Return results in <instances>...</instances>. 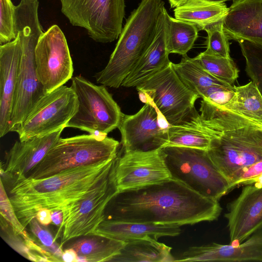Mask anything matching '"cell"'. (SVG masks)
I'll list each match as a JSON object with an SVG mask.
<instances>
[{"mask_svg":"<svg viewBox=\"0 0 262 262\" xmlns=\"http://www.w3.org/2000/svg\"><path fill=\"white\" fill-rule=\"evenodd\" d=\"M169 126L154 105L145 103L136 114H124L118 128L122 150L150 151L165 147Z\"/></svg>","mask_w":262,"mask_h":262,"instance_id":"obj_14","label":"cell"},{"mask_svg":"<svg viewBox=\"0 0 262 262\" xmlns=\"http://www.w3.org/2000/svg\"><path fill=\"white\" fill-rule=\"evenodd\" d=\"M207 1H211V2H214L224 3L226 1H231V0H207Z\"/></svg>","mask_w":262,"mask_h":262,"instance_id":"obj_43","label":"cell"},{"mask_svg":"<svg viewBox=\"0 0 262 262\" xmlns=\"http://www.w3.org/2000/svg\"><path fill=\"white\" fill-rule=\"evenodd\" d=\"M125 243L104 236L88 234L69 240L64 244L63 249H73L77 255V261H110Z\"/></svg>","mask_w":262,"mask_h":262,"instance_id":"obj_24","label":"cell"},{"mask_svg":"<svg viewBox=\"0 0 262 262\" xmlns=\"http://www.w3.org/2000/svg\"><path fill=\"white\" fill-rule=\"evenodd\" d=\"M78 105L74 90L71 86L62 85L42 97L13 132L17 133L19 140L24 141L66 128Z\"/></svg>","mask_w":262,"mask_h":262,"instance_id":"obj_12","label":"cell"},{"mask_svg":"<svg viewBox=\"0 0 262 262\" xmlns=\"http://www.w3.org/2000/svg\"><path fill=\"white\" fill-rule=\"evenodd\" d=\"M200 112L213 137L208 155L229 183L243 169L262 160V123L203 99Z\"/></svg>","mask_w":262,"mask_h":262,"instance_id":"obj_3","label":"cell"},{"mask_svg":"<svg viewBox=\"0 0 262 262\" xmlns=\"http://www.w3.org/2000/svg\"><path fill=\"white\" fill-rule=\"evenodd\" d=\"M229 8L224 3L207 0H188L183 5L174 8L176 19L191 23L199 31L207 26L223 20L228 13Z\"/></svg>","mask_w":262,"mask_h":262,"instance_id":"obj_25","label":"cell"},{"mask_svg":"<svg viewBox=\"0 0 262 262\" xmlns=\"http://www.w3.org/2000/svg\"><path fill=\"white\" fill-rule=\"evenodd\" d=\"M119 146L118 141L107 136L60 138L25 178L41 179L71 169L108 162L117 156Z\"/></svg>","mask_w":262,"mask_h":262,"instance_id":"obj_6","label":"cell"},{"mask_svg":"<svg viewBox=\"0 0 262 262\" xmlns=\"http://www.w3.org/2000/svg\"><path fill=\"white\" fill-rule=\"evenodd\" d=\"M235 88L214 85L198 90L196 94L200 98L205 99L219 106H224L232 99Z\"/></svg>","mask_w":262,"mask_h":262,"instance_id":"obj_36","label":"cell"},{"mask_svg":"<svg viewBox=\"0 0 262 262\" xmlns=\"http://www.w3.org/2000/svg\"><path fill=\"white\" fill-rule=\"evenodd\" d=\"M28 225L30 231L38 239L40 244L62 261L63 247L56 243L55 237H53L49 229L45 226L41 225L36 218H34Z\"/></svg>","mask_w":262,"mask_h":262,"instance_id":"obj_35","label":"cell"},{"mask_svg":"<svg viewBox=\"0 0 262 262\" xmlns=\"http://www.w3.org/2000/svg\"><path fill=\"white\" fill-rule=\"evenodd\" d=\"M61 12L74 26L86 29L94 41L107 43L119 37L124 0H59Z\"/></svg>","mask_w":262,"mask_h":262,"instance_id":"obj_10","label":"cell"},{"mask_svg":"<svg viewBox=\"0 0 262 262\" xmlns=\"http://www.w3.org/2000/svg\"><path fill=\"white\" fill-rule=\"evenodd\" d=\"M168 135V141L165 147H186L206 150L213 138L210 129L195 107L181 122L169 126Z\"/></svg>","mask_w":262,"mask_h":262,"instance_id":"obj_23","label":"cell"},{"mask_svg":"<svg viewBox=\"0 0 262 262\" xmlns=\"http://www.w3.org/2000/svg\"><path fill=\"white\" fill-rule=\"evenodd\" d=\"M0 43L3 45L15 39V6L11 0H0Z\"/></svg>","mask_w":262,"mask_h":262,"instance_id":"obj_33","label":"cell"},{"mask_svg":"<svg viewBox=\"0 0 262 262\" xmlns=\"http://www.w3.org/2000/svg\"><path fill=\"white\" fill-rule=\"evenodd\" d=\"M194 58L205 70L223 82L233 85L238 77L239 70L231 57H220L204 51Z\"/></svg>","mask_w":262,"mask_h":262,"instance_id":"obj_30","label":"cell"},{"mask_svg":"<svg viewBox=\"0 0 262 262\" xmlns=\"http://www.w3.org/2000/svg\"><path fill=\"white\" fill-rule=\"evenodd\" d=\"M167 49L169 54L186 55L198 37L199 29L189 22L167 14Z\"/></svg>","mask_w":262,"mask_h":262,"instance_id":"obj_29","label":"cell"},{"mask_svg":"<svg viewBox=\"0 0 262 262\" xmlns=\"http://www.w3.org/2000/svg\"><path fill=\"white\" fill-rule=\"evenodd\" d=\"M171 248L153 239H136L126 242L120 253L110 261L170 262L174 261Z\"/></svg>","mask_w":262,"mask_h":262,"instance_id":"obj_26","label":"cell"},{"mask_svg":"<svg viewBox=\"0 0 262 262\" xmlns=\"http://www.w3.org/2000/svg\"><path fill=\"white\" fill-rule=\"evenodd\" d=\"M115 178L119 191L171 179L162 148L150 151H118Z\"/></svg>","mask_w":262,"mask_h":262,"instance_id":"obj_15","label":"cell"},{"mask_svg":"<svg viewBox=\"0 0 262 262\" xmlns=\"http://www.w3.org/2000/svg\"><path fill=\"white\" fill-rule=\"evenodd\" d=\"M118 155L108 162L71 169L44 179L11 180L8 196L20 223L26 227L40 209L62 210L83 197L115 169Z\"/></svg>","mask_w":262,"mask_h":262,"instance_id":"obj_2","label":"cell"},{"mask_svg":"<svg viewBox=\"0 0 262 262\" xmlns=\"http://www.w3.org/2000/svg\"><path fill=\"white\" fill-rule=\"evenodd\" d=\"M52 223L60 227L63 221V212L60 210H55L51 211Z\"/></svg>","mask_w":262,"mask_h":262,"instance_id":"obj_40","label":"cell"},{"mask_svg":"<svg viewBox=\"0 0 262 262\" xmlns=\"http://www.w3.org/2000/svg\"><path fill=\"white\" fill-rule=\"evenodd\" d=\"M223 22L229 39L262 45V0H234Z\"/></svg>","mask_w":262,"mask_h":262,"instance_id":"obj_20","label":"cell"},{"mask_svg":"<svg viewBox=\"0 0 262 262\" xmlns=\"http://www.w3.org/2000/svg\"><path fill=\"white\" fill-rule=\"evenodd\" d=\"M235 88V94L230 102L218 106L262 123V95L256 84L251 81Z\"/></svg>","mask_w":262,"mask_h":262,"instance_id":"obj_27","label":"cell"},{"mask_svg":"<svg viewBox=\"0 0 262 262\" xmlns=\"http://www.w3.org/2000/svg\"><path fill=\"white\" fill-rule=\"evenodd\" d=\"M115 170L116 168L106 179L83 197L62 210L63 221L57 233L61 237L62 246L74 238L93 234L104 220L107 204L119 192Z\"/></svg>","mask_w":262,"mask_h":262,"instance_id":"obj_11","label":"cell"},{"mask_svg":"<svg viewBox=\"0 0 262 262\" xmlns=\"http://www.w3.org/2000/svg\"><path fill=\"white\" fill-rule=\"evenodd\" d=\"M223 20L205 28L204 30L207 33L206 50L205 51L214 55L229 58V38L224 30Z\"/></svg>","mask_w":262,"mask_h":262,"instance_id":"obj_32","label":"cell"},{"mask_svg":"<svg viewBox=\"0 0 262 262\" xmlns=\"http://www.w3.org/2000/svg\"><path fill=\"white\" fill-rule=\"evenodd\" d=\"M241 184L245 185L254 184L258 186L262 187V173L253 179L244 181Z\"/></svg>","mask_w":262,"mask_h":262,"instance_id":"obj_41","label":"cell"},{"mask_svg":"<svg viewBox=\"0 0 262 262\" xmlns=\"http://www.w3.org/2000/svg\"><path fill=\"white\" fill-rule=\"evenodd\" d=\"M171 178L200 195L219 201L230 189L206 150L180 146L162 148Z\"/></svg>","mask_w":262,"mask_h":262,"instance_id":"obj_7","label":"cell"},{"mask_svg":"<svg viewBox=\"0 0 262 262\" xmlns=\"http://www.w3.org/2000/svg\"><path fill=\"white\" fill-rule=\"evenodd\" d=\"M262 261V229L236 245L215 243L188 248L174 261Z\"/></svg>","mask_w":262,"mask_h":262,"instance_id":"obj_18","label":"cell"},{"mask_svg":"<svg viewBox=\"0 0 262 262\" xmlns=\"http://www.w3.org/2000/svg\"><path fill=\"white\" fill-rule=\"evenodd\" d=\"M180 233L181 229L179 225L104 220L92 234L126 242L136 239L157 240L162 236H177Z\"/></svg>","mask_w":262,"mask_h":262,"instance_id":"obj_22","label":"cell"},{"mask_svg":"<svg viewBox=\"0 0 262 262\" xmlns=\"http://www.w3.org/2000/svg\"><path fill=\"white\" fill-rule=\"evenodd\" d=\"M38 0H21L15 6L14 31L19 35L21 55L11 114L10 130L21 124L46 94L36 70L35 50L43 33L38 15Z\"/></svg>","mask_w":262,"mask_h":262,"instance_id":"obj_4","label":"cell"},{"mask_svg":"<svg viewBox=\"0 0 262 262\" xmlns=\"http://www.w3.org/2000/svg\"><path fill=\"white\" fill-rule=\"evenodd\" d=\"M162 0H141L126 19L105 68L95 74L96 82L117 89L131 72L156 35Z\"/></svg>","mask_w":262,"mask_h":262,"instance_id":"obj_5","label":"cell"},{"mask_svg":"<svg viewBox=\"0 0 262 262\" xmlns=\"http://www.w3.org/2000/svg\"><path fill=\"white\" fill-rule=\"evenodd\" d=\"M172 65L181 80L194 93L201 89L211 86L227 88L234 86L223 82L211 75L194 57L190 58L187 55L183 56L180 62L172 63Z\"/></svg>","mask_w":262,"mask_h":262,"instance_id":"obj_28","label":"cell"},{"mask_svg":"<svg viewBox=\"0 0 262 262\" xmlns=\"http://www.w3.org/2000/svg\"><path fill=\"white\" fill-rule=\"evenodd\" d=\"M39 79L47 93L63 85L72 78L73 61L66 38L56 25L40 36L35 50Z\"/></svg>","mask_w":262,"mask_h":262,"instance_id":"obj_13","label":"cell"},{"mask_svg":"<svg viewBox=\"0 0 262 262\" xmlns=\"http://www.w3.org/2000/svg\"><path fill=\"white\" fill-rule=\"evenodd\" d=\"M222 211L219 201L171 178L119 191L107 204L104 220L181 226L216 220Z\"/></svg>","mask_w":262,"mask_h":262,"instance_id":"obj_1","label":"cell"},{"mask_svg":"<svg viewBox=\"0 0 262 262\" xmlns=\"http://www.w3.org/2000/svg\"><path fill=\"white\" fill-rule=\"evenodd\" d=\"M62 261L66 262L77 261V253L72 248L63 249V253L62 255Z\"/></svg>","mask_w":262,"mask_h":262,"instance_id":"obj_39","label":"cell"},{"mask_svg":"<svg viewBox=\"0 0 262 262\" xmlns=\"http://www.w3.org/2000/svg\"><path fill=\"white\" fill-rule=\"evenodd\" d=\"M21 55L18 34L12 41L0 46V137L10 130L11 114L16 91Z\"/></svg>","mask_w":262,"mask_h":262,"instance_id":"obj_19","label":"cell"},{"mask_svg":"<svg viewBox=\"0 0 262 262\" xmlns=\"http://www.w3.org/2000/svg\"><path fill=\"white\" fill-rule=\"evenodd\" d=\"M170 7L171 8H175L177 7L181 6L187 2L188 0H168Z\"/></svg>","mask_w":262,"mask_h":262,"instance_id":"obj_42","label":"cell"},{"mask_svg":"<svg viewBox=\"0 0 262 262\" xmlns=\"http://www.w3.org/2000/svg\"><path fill=\"white\" fill-rule=\"evenodd\" d=\"M237 42L246 60V73L262 95V45L245 40Z\"/></svg>","mask_w":262,"mask_h":262,"instance_id":"obj_31","label":"cell"},{"mask_svg":"<svg viewBox=\"0 0 262 262\" xmlns=\"http://www.w3.org/2000/svg\"><path fill=\"white\" fill-rule=\"evenodd\" d=\"M1 215L12 227L14 231L20 235L25 241L32 238L18 219L8 195L1 179Z\"/></svg>","mask_w":262,"mask_h":262,"instance_id":"obj_34","label":"cell"},{"mask_svg":"<svg viewBox=\"0 0 262 262\" xmlns=\"http://www.w3.org/2000/svg\"><path fill=\"white\" fill-rule=\"evenodd\" d=\"M71 79V87L76 94L78 105L66 127L101 136L118 128L124 114L106 86L95 84L81 76Z\"/></svg>","mask_w":262,"mask_h":262,"instance_id":"obj_8","label":"cell"},{"mask_svg":"<svg viewBox=\"0 0 262 262\" xmlns=\"http://www.w3.org/2000/svg\"><path fill=\"white\" fill-rule=\"evenodd\" d=\"M262 173V160L245 168L230 182L231 189L244 181L253 179Z\"/></svg>","mask_w":262,"mask_h":262,"instance_id":"obj_37","label":"cell"},{"mask_svg":"<svg viewBox=\"0 0 262 262\" xmlns=\"http://www.w3.org/2000/svg\"><path fill=\"white\" fill-rule=\"evenodd\" d=\"M172 63L136 87L141 100L154 105L170 126L188 116L200 98L181 80Z\"/></svg>","mask_w":262,"mask_h":262,"instance_id":"obj_9","label":"cell"},{"mask_svg":"<svg viewBox=\"0 0 262 262\" xmlns=\"http://www.w3.org/2000/svg\"><path fill=\"white\" fill-rule=\"evenodd\" d=\"M64 128L24 141H16L5 157L1 177L7 180L24 178L45 157L60 138ZM6 180V181H7Z\"/></svg>","mask_w":262,"mask_h":262,"instance_id":"obj_17","label":"cell"},{"mask_svg":"<svg viewBox=\"0 0 262 262\" xmlns=\"http://www.w3.org/2000/svg\"><path fill=\"white\" fill-rule=\"evenodd\" d=\"M230 244H238L262 229V187L246 185L241 194L227 205Z\"/></svg>","mask_w":262,"mask_h":262,"instance_id":"obj_16","label":"cell"},{"mask_svg":"<svg viewBox=\"0 0 262 262\" xmlns=\"http://www.w3.org/2000/svg\"><path fill=\"white\" fill-rule=\"evenodd\" d=\"M165 6L161 12L156 35L121 86L137 87L167 67L171 62L167 49V14Z\"/></svg>","mask_w":262,"mask_h":262,"instance_id":"obj_21","label":"cell"},{"mask_svg":"<svg viewBox=\"0 0 262 262\" xmlns=\"http://www.w3.org/2000/svg\"><path fill=\"white\" fill-rule=\"evenodd\" d=\"M51 211L48 209L41 208L37 212L35 218L41 225H49L52 223Z\"/></svg>","mask_w":262,"mask_h":262,"instance_id":"obj_38","label":"cell"}]
</instances>
